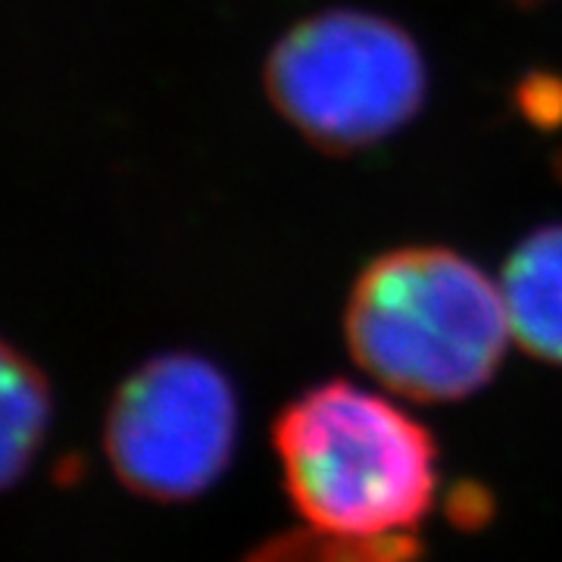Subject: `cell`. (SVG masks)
I'll list each match as a JSON object with an SVG mask.
<instances>
[{"mask_svg": "<svg viewBox=\"0 0 562 562\" xmlns=\"http://www.w3.org/2000/svg\"><path fill=\"white\" fill-rule=\"evenodd\" d=\"M347 350L384 391L419 403L482 391L513 341L501 281L450 247H397L369 262L344 306Z\"/></svg>", "mask_w": 562, "mask_h": 562, "instance_id": "obj_1", "label": "cell"}, {"mask_svg": "<svg viewBox=\"0 0 562 562\" xmlns=\"http://www.w3.org/2000/svg\"><path fill=\"white\" fill-rule=\"evenodd\" d=\"M288 497L313 531L347 541L413 535L438 494L431 431L387 394L325 382L281 409L276 431Z\"/></svg>", "mask_w": 562, "mask_h": 562, "instance_id": "obj_2", "label": "cell"}, {"mask_svg": "<svg viewBox=\"0 0 562 562\" xmlns=\"http://www.w3.org/2000/svg\"><path fill=\"white\" fill-rule=\"evenodd\" d=\"M235 384L213 360L188 350L138 366L113 394L103 450L132 494L181 503L220 482L238 447Z\"/></svg>", "mask_w": 562, "mask_h": 562, "instance_id": "obj_4", "label": "cell"}, {"mask_svg": "<svg viewBox=\"0 0 562 562\" xmlns=\"http://www.w3.org/2000/svg\"><path fill=\"white\" fill-rule=\"evenodd\" d=\"M419 547L416 535L382 538V541H347L322 531L284 535L262 543L260 550L244 562H416Z\"/></svg>", "mask_w": 562, "mask_h": 562, "instance_id": "obj_7", "label": "cell"}, {"mask_svg": "<svg viewBox=\"0 0 562 562\" xmlns=\"http://www.w3.org/2000/svg\"><path fill=\"white\" fill-rule=\"evenodd\" d=\"M560 162H562V160H560Z\"/></svg>", "mask_w": 562, "mask_h": 562, "instance_id": "obj_9", "label": "cell"}, {"mask_svg": "<svg viewBox=\"0 0 562 562\" xmlns=\"http://www.w3.org/2000/svg\"><path fill=\"white\" fill-rule=\"evenodd\" d=\"M497 281L513 341L535 360L562 366V222L522 238Z\"/></svg>", "mask_w": 562, "mask_h": 562, "instance_id": "obj_5", "label": "cell"}, {"mask_svg": "<svg viewBox=\"0 0 562 562\" xmlns=\"http://www.w3.org/2000/svg\"><path fill=\"white\" fill-rule=\"evenodd\" d=\"M266 98L325 154L394 138L428 98L419 41L372 10H322L281 35L262 69Z\"/></svg>", "mask_w": 562, "mask_h": 562, "instance_id": "obj_3", "label": "cell"}, {"mask_svg": "<svg viewBox=\"0 0 562 562\" xmlns=\"http://www.w3.org/2000/svg\"><path fill=\"white\" fill-rule=\"evenodd\" d=\"M519 3H541V0H519Z\"/></svg>", "mask_w": 562, "mask_h": 562, "instance_id": "obj_8", "label": "cell"}, {"mask_svg": "<svg viewBox=\"0 0 562 562\" xmlns=\"http://www.w3.org/2000/svg\"><path fill=\"white\" fill-rule=\"evenodd\" d=\"M50 382L35 360L0 341V494L16 487L47 441Z\"/></svg>", "mask_w": 562, "mask_h": 562, "instance_id": "obj_6", "label": "cell"}]
</instances>
